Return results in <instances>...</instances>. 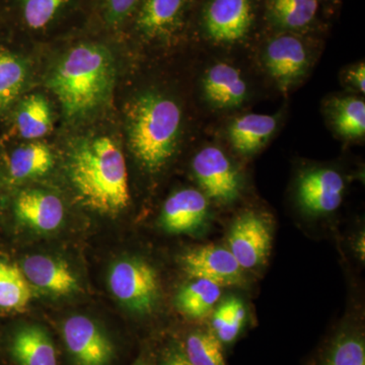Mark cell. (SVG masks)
Here are the masks:
<instances>
[{
  "instance_id": "14",
  "label": "cell",
  "mask_w": 365,
  "mask_h": 365,
  "mask_svg": "<svg viewBox=\"0 0 365 365\" xmlns=\"http://www.w3.org/2000/svg\"><path fill=\"white\" fill-rule=\"evenodd\" d=\"M21 271L30 284L54 295H69L78 290L76 275L64 262L44 255L26 257Z\"/></svg>"
},
{
  "instance_id": "21",
  "label": "cell",
  "mask_w": 365,
  "mask_h": 365,
  "mask_svg": "<svg viewBox=\"0 0 365 365\" xmlns=\"http://www.w3.org/2000/svg\"><path fill=\"white\" fill-rule=\"evenodd\" d=\"M318 9V0H268L269 18L285 30H304L311 26Z\"/></svg>"
},
{
  "instance_id": "5",
  "label": "cell",
  "mask_w": 365,
  "mask_h": 365,
  "mask_svg": "<svg viewBox=\"0 0 365 365\" xmlns=\"http://www.w3.org/2000/svg\"><path fill=\"white\" fill-rule=\"evenodd\" d=\"M192 170L204 195L222 204L234 202L241 194L242 179L225 151L206 146L196 153Z\"/></svg>"
},
{
  "instance_id": "18",
  "label": "cell",
  "mask_w": 365,
  "mask_h": 365,
  "mask_svg": "<svg viewBox=\"0 0 365 365\" xmlns=\"http://www.w3.org/2000/svg\"><path fill=\"white\" fill-rule=\"evenodd\" d=\"M11 353L20 365H57L52 340L38 326H26L14 334Z\"/></svg>"
},
{
  "instance_id": "15",
  "label": "cell",
  "mask_w": 365,
  "mask_h": 365,
  "mask_svg": "<svg viewBox=\"0 0 365 365\" xmlns=\"http://www.w3.org/2000/svg\"><path fill=\"white\" fill-rule=\"evenodd\" d=\"M190 0H144L137 28L150 40H167L182 26Z\"/></svg>"
},
{
  "instance_id": "3",
  "label": "cell",
  "mask_w": 365,
  "mask_h": 365,
  "mask_svg": "<svg viewBox=\"0 0 365 365\" xmlns=\"http://www.w3.org/2000/svg\"><path fill=\"white\" fill-rule=\"evenodd\" d=\"M114 62L103 46L83 44L67 53L48 86L68 118L86 116L104 104L114 85Z\"/></svg>"
},
{
  "instance_id": "30",
  "label": "cell",
  "mask_w": 365,
  "mask_h": 365,
  "mask_svg": "<svg viewBox=\"0 0 365 365\" xmlns=\"http://www.w3.org/2000/svg\"><path fill=\"white\" fill-rule=\"evenodd\" d=\"M139 0H102L105 18L111 26L123 23L136 9Z\"/></svg>"
},
{
  "instance_id": "9",
  "label": "cell",
  "mask_w": 365,
  "mask_h": 365,
  "mask_svg": "<svg viewBox=\"0 0 365 365\" xmlns=\"http://www.w3.org/2000/svg\"><path fill=\"white\" fill-rule=\"evenodd\" d=\"M344 191L342 175L330 168L307 170L297 180V202L309 215H325L337 210Z\"/></svg>"
},
{
  "instance_id": "28",
  "label": "cell",
  "mask_w": 365,
  "mask_h": 365,
  "mask_svg": "<svg viewBox=\"0 0 365 365\" xmlns=\"http://www.w3.org/2000/svg\"><path fill=\"white\" fill-rule=\"evenodd\" d=\"M182 345L193 365H227L223 347L210 330L193 331Z\"/></svg>"
},
{
  "instance_id": "19",
  "label": "cell",
  "mask_w": 365,
  "mask_h": 365,
  "mask_svg": "<svg viewBox=\"0 0 365 365\" xmlns=\"http://www.w3.org/2000/svg\"><path fill=\"white\" fill-rule=\"evenodd\" d=\"M329 121L338 135L359 140L365 135L364 101L355 97L334 98L327 105Z\"/></svg>"
},
{
  "instance_id": "22",
  "label": "cell",
  "mask_w": 365,
  "mask_h": 365,
  "mask_svg": "<svg viewBox=\"0 0 365 365\" xmlns=\"http://www.w3.org/2000/svg\"><path fill=\"white\" fill-rule=\"evenodd\" d=\"M52 151L46 144L35 143L16 148L9 160V173L16 181L45 175L53 165Z\"/></svg>"
},
{
  "instance_id": "17",
  "label": "cell",
  "mask_w": 365,
  "mask_h": 365,
  "mask_svg": "<svg viewBox=\"0 0 365 365\" xmlns=\"http://www.w3.org/2000/svg\"><path fill=\"white\" fill-rule=\"evenodd\" d=\"M278 118L271 115L247 114L235 118L227 128L230 145L242 155L262 150L277 130Z\"/></svg>"
},
{
  "instance_id": "16",
  "label": "cell",
  "mask_w": 365,
  "mask_h": 365,
  "mask_svg": "<svg viewBox=\"0 0 365 365\" xmlns=\"http://www.w3.org/2000/svg\"><path fill=\"white\" fill-rule=\"evenodd\" d=\"M14 210L21 222L43 232L57 230L64 218L63 204L58 197L40 190L21 193Z\"/></svg>"
},
{
  "instance_id": "34",
  "label": "cell",
  "mask_w": 365,
  "mask_h": 365,
  "mask_svg": "<svg viewBox=\"0 0 365 365\" xmlns=\"http://www.w3.org/2000/svg\"><path fill=\"white\" fill-rule=\"evenodd\" d=\"M143 365H148V364H144V362H143Z\"/></svg>"
},
{
  "instance_id": "25",
  "label": "cell",
  "mask_w": 365,
  "mask_h": 365,
  "mask_svg": "<svg viewBox=\"0 0 365 365\" xmlns=\"http://www.w3.org/2000/svg\"><path fill=\"white\" fill-rule=\"evenodd\" d=\"M51 123V109L44 97L33 95L21 103L16 115V125L24 138L37 139L45 136L50 131Z\"/></svg>"
},
{
  "instance_id": "11",
  "label": "cell",
  "mask_w": 365,
  "mask_h": 365,
  "mask_svg": "<svg viewBox=\"0 0 365 365\" xmlns=\"http://www.w3.org/2000/svg\"><path fill=\"white\" fill-rule=\"evenodd\" d=\"M64 342L78 365H108L114 355V347L107 335L93 319L72 316L62 328Z\"/></svg>"
},
{
  "instance_id": "2",
  "label": "cell",
  "mask_w": 365,
  "mask_h": 365,
  "mask_svg": "<svg viewBox=\"0 0 365 365\" xmlns=\"http://www.w3.org/2000/svg\"><path fill=\"white\" fill-rule=\"evenodd\" d=\"M182 131V107L167 93L145 91L134 98L129 105V148L148 172H160L174 158Z\"/></svg>"
},
{
  "instance_id": "23",
  "label": "cell",
  "mask_w": 365,
  "mask_h": 365,
  "mask_svg": "<svg viewBox=\"0 0 365 365\" xmlns=\"http://www.w3.org/2000/svg\"><path fill=\"white\" fill-rule=\"evenodd\" d=\"M247 321V309L242 299L227 297L215 309L211 332L223 346L232 345L241 335Z\"/></svg>"
},
{
  "instance_id": "1",
  "label": "cell",
  "mask_w": 365,
  "mask_h": 365,
  "mask_svg": "<svg viewBox=\"0 0 365 365\" xmlns=\"http://www.w3.org/2000/svg\"><path fill=\"white\" fill-rule=\"evenodd\" d=\"M68 174L78 198L91 210L115 215L130 202L125 158L109 137L79 141L69 157Z\"/></svg>"
},
{
  "instance_id": "13",
  "label": "cell",
  "mask_w": 365,
  "mask_h": 365,
  "mask_svg": "<svg viewBox=\"0 0 365 365\" xmlns=\"http://www.w3.org/2000/svg\"><path fill=\"white\" fill-rule=\"evenodd\" d=\"M249 85L239 68L227 62H216L204 72L203 97L216 110L240 108L249 98Z\"/></svg>"
},
{
  "instance_id": "24",
  "label": "cell",
  "mask_w": 365,
  "mask_h": 365,
  "mask_svg": "<svg viewBox=\"0 0 365 365\" xmlns=\"http://www.w3.org/2000/svg\"><path fill=\"white\" fill-rule=\"evenodd\" d=\"M32 299V288L21 269L0 261V309L21 312Z\"/></svg>"
},
{
  "instance_id": "7",
  "label": "cell",
  "mask_w": 365,
  "mask_h": 365,
  "mask_svg": "<svg viewBox=\"0 0 365 365\" xmlns=\"http://www.w3.org/2000/svg\"><path fill=\"white\" fill-rule=\"evenodd\" d=\"M228 250L242 269L259 267L267 260L272 232L267 220L247 211L235 218L227 237Z\"/></svg>"
},
{
  "instance_id": "20",
  "label": "cell",
  "mask_w": 365,
  "mask_h": 365,
  "mask_svg": "<svg viewBox=\"0 0 365 365\" xmlns=\"http://www.w3.org/2000/svg\"><path fill=\"white\" fill-rule=\"evenodd\" d=\"M222 297V287L197 278L182 287L176 295L177 309L187 318H205Z\"/></svg>"
},
{
  "instance_id": "12",
  "label": "cell",
  "mask_w": 365,
  "mask_h": 365,
  "mask_svg": "<svg viewBox=\"0 0 365 365\" xmlns=\"http://www.w3.org/2000/svg\"><path fill=\"white\" fill-rule=\"evenodd\" d=\"M209 220L207 197L195 189L180 190L167 199L160 215V225L170 234H194Z\"/></svg>"
},
{
  "instance_id": "10",
  "label": "cell",
  "mask_w": 365,
  "mask_h": 365,
  "mask_svg": "<svg viewBox=\"0 0 365 365\" xmlns=\"http://www.w3.org/2000/svg\"><path fill=\"white\" fill-rule=\"evenodd\" d=\"M184 272L192 279H206L220 287H234L244 282L242 268L230 250L204 246L189 250L180 258Z\"/></svg>"
},
{
  "instance_id": "31",
  "label": "cell",
  "mask_w": 365,
  "mask_h": 365,
  "mask_svg": "<svg viewBox=\"0 0 365 365\" xmlns=\"http://www.w3.org/2000/svg\"><path fill=\"white\" fill-rule=\"evenodd\" d=\"M346 85L360 93L365 91V66L364 62L348 67L344 72Z\"/></svg>"
},
{
  "instance_id": "6",
  "label": "cell",
  "mask_w": 365,
  "mask_h": 365,
  "mask_svg": "<svg viewBox=\"0 0 365 365\" xmlns=\"http://www.w3.org/2000/svg\"><path fill=\"white\" fill-rule=\"evenodd\" d=\"M263 62L278 88L287 93L309 72L311 54L304 41L292 34H283L269 41Z\"/></svg>"
},
{
  "instance_id": "4",
  "label": "cell",
  "mask_w": 365,
  "mask_h": 365,
  "mask_svg": "<svg viewBox=\"0 0 365 365\" xmlns=\"http://www.w3.org/2000/svg\"><path fill=\"white\" fill-rule=\"evenodd\" d=\"M113 295L133 313L150 314L160 299V278L155 268L141 259H125L109 274Z\"/></svg>"
},
{
  "instance_id": "29",
  "label": "cell",
  "mask_w": 365,
  "mask_h": 365,
  "mask_svg": "<svg viewBox=\"0 0 365 365\" xmlns=\"http://www.w3.org/2000/svg\"><path fill=\"white\" fill-rule=\"evenodd\" d=\"M68 0H21L24 19L33 30L45 28Z\"/></svg>"
},
{
  "instance_id": "32",
  "label": "cell",
  "mask_w": 365,
  "mask_h": 365,
  "mask_svg": "<svg viewBox=\"0 0 365 365\" xmlns=\"http://www.w3.org/2000/svg\"><path fill=\"white\" fill-rule=\"evenodd\" d=\"M160 365H193L187 357L182 345L174 343L165 348L160 359Z\"/></svg>"
},
{
  "instance_id": "8",
  "label": "cell",
  "mask_w": 365,
  "mask_h": 365,
  "mask_svg": "<svg viewBox=\"0 0 365 365\" xmlns=\"http://www.w3.org/2000/svg\"><path fill=\"white\" fill-rule=\"evenodd\" d=\"M252 0H210L204 9L203 28L215 44L232 45L246 39L253 26Z\"/></svg>"
},
{
  "instance_id": "27",
  "label": "cell",
  "mask_w": 365,
  "mask_h": 365,
  "mask_svg": "<svg viewBox=\"0 0 365 365\" xmlns=\"http://www.w3.org/2000/svg\"><path fill=\"white\" fill-rule=\"evenodd\" d=\"M26 62L11 53L0 52V111L19 97L28 79Z\"/></svg>"
},
{
  "instance_id": "26",
  "label": "cell",
  "mask_w": 365,
  "mask_h": 365,
  "mask_svg": "<svg viewBox=\"0 0 365 365\" xmlns=\"http://www.w3.org/2000/svg\"><path fill=\"white\" fill-rule=\"evenodd\" d=\"M322 365H365L364 334L355 329H346L334 337Z\"/></svg>"
},
{
  "instance_id": "33",
  "label": "cell",
  "mask_w": 365,
  "mask_h": 365,
  "mask_svg": "<svg viewBox=\"0 0 365 365\" xmlns=\"http://www.w3.org/2000/svg\"><path fill=\"white\" fill-rule=\"evenodd\" d=\"M134 365H143V361H139V362H137V364H135Z\"/></svg>"
}]
</instances>
